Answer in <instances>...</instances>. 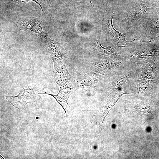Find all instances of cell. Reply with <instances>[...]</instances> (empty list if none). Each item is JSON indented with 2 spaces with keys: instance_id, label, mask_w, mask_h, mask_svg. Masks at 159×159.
I'll return each mask as SVG.
<instances>
[{
  "instance_id": "4fadbf2b",
  "label": "cell",
  "mask_w": 159,
  "mask_h": 159,
  "mask_svg": "<svg viewBox=\"0 0 159 159\" xmlns=\"http://www.w3.org/2000/svg\"><path fill=\"white\" fill-rule=\"evenodd\" d=\"M156 62L144 63L137 74V79L153 80L157 77L158 72V69L154 64Z\"/></svg>"
},
{
  "instance_id": "3957f363",
  "label": "cell",
  "mask_w": 159,
  "mask_h": 159,
  "mask_svg": "<svg viewBox=\"0 0 159 159\" xmlns=\"http://www.w3.org/2000/svg\"><path fill=\"white\" fill-rule=\"evenodd\" d=\"M41 40L46 52L51 58L59 60L65 65L72 55L70 46L65 42H58L53 40L48 35Z\"/></svg>"
},
{
  "instance_id": "277c9868",
  "label": "cell",
  "mask_w": 159,
  "mask_h": 159,
  "mask_svg": "<svg viewBox=\"0 0 159 159\" xmlns=\"http://www.w3.org/2000/svg\"><path fill=\"white\" fill-rule=\"evenodd\" d=\"M54 69L53 77L59 86V90L73 91L77 89L75 81L68 72L65 65L57 59H53Z\"/></svg>"
},
{
  "instance_id": "6da1fadb",
  "label": "cell",
  "mask_w": 159,
  "mask_h": 159,
  "mask_svg": "<svg viewBox=\"0 0 159 159\" xmlns=\"http://www.w3.org/2000/svg\"><path fill=\"white\" fill-rule=\"evenodd\" d=\"M123 47L125 52L120 55L123 60L125 59L134 62L141 61L146 63L156 61L159 59V47L148 42H137L132 46Z\"/></svg>"
},
{
  "instance_id": "5bb4252c",
  "label": "cell",
  "mask_w": 159,
  "mask_h": 159,
  "mask_svg": "<svg viewBox=\"0 0 159 159\" xmlns=\"http://www.w3.org/2000/svg\"><path fill=\"white\" fill-rule=\"evenodd\" d=\"M135 82L136 87L138 93L145 92L150 89L153 85V80L144 79H137Z\"/></svg>"
},
{
  "instance_id": "9a60e30c",
  "label": "cell",
  "mask_w": 159,
  "mask_h": 159,
  "mask_svg": "<svg viewBox=\"0 0 159 159\" xmlns=\"http://www.w3.org/2000/svg\"><path fill=\"white\" fill-rule=\"evenodd\" d=\"M13 1L17 2L26 3L29 1H35L41 7L42 11L44 13V10L47 8L50 7V0H11Z\"/></svg>"
},
{
  "instance_id": "52a82bcc",
  "label": "cell",
  "mask_w": 159,
  "mask_h": 159,
  "mask_svg": "<svg viewBox=\"0 0 159 159\" xmlns=\"http://www.w3.org/2000/svg\"><path fill=\"white\" fill-rule=\"evenodd\" d=\"M153 9L147 7L144 3L139 4L126 13L122 24L128 28L142 26L150 19L149 14Z\"/></svg>"
},
{
  "instance_id": "e0dca14e",
  "label": "cell",
  "mask_w": 159,
  "mask_h": 159,
  "mask_svg": "<svg viewBox=\"0 0 159 159\" xmlns=\"http://www.w3.org/2000/svg\"><path fill=\"white\" fill-rule=\"evenodd\" d=\"M90 1H91V0H90Z\"/></svg>"
},
{
  "instance_id": "8992f818",
  "label": "cell",
  "mask_w": 159,
  "mask_h": 159,
  "mask_svg": "<svg viewBox=\"0 0 159 159\" xmlns=\"http://www.w3.org/2000/svg\"><path fill=\"white\" fill-rule=\"evenodd\" d=\"M16 26L19 30L29 32L42 40L48 35L46 23L41 19L26 16L20 19Z\"/></svg>"
},
{
  "instance_id": "9c48e42d",
  "label": "cell",
  "mask_w": 159,
  "mask_h": 159,
  "mask_svg": "<svg viewBox=\"0 0 159 159\" xmlns=\"http://www.w3.org/2000/svg\"><path fill=\"white\" fill-rule=\"evenodd\" d=\"M84 46L85 49L95 55L105 56L117 61L123 60L121 57L115 50V48L109 45L107 47H103L102 46L100 32L97 33L95 42L92 43H85Z\"/></svg>"
},
{
  "instance_id": "7a4b0ae2",
  "label": "cell",
  "mask_w": 159,
  "mask_h": 159,
  "mask_svg": "<svg viewBox=\"0 0 159 159\" xmlns=\"http://www.w3.org/2000/svg\"><path fill=\"white\" fill-rule=\"evenodd\" d=\"M113 12L106 13L103 14L98 21L101 24L102 28L107 34L108 45L115 48L117 47H125L126 43L136 42V39L127 41L125 39V34L120 33L114 27L112 19Z\"/></svg>"
},
{
  "instance_id": "2e32d148",
  "label": "cell",
  "mask_w": 159,
  "mask_h": 159,
  "mask_svg": "<svg viewBox=\"0 0 159 159\" xmlns=\"http://www.w3.org/2000/svg\"><path fill=\"white\" fill-rule=\"evenodd\" d=\"M158 6H159V3H158Z\"/></svg>"
},
{
  "instance_id": "30bf717a",
  "label": "cell",
  "mask_w": 159,
  "mask_h": 159,
  "mask_svg": "<svg viewBox=\"0 0 159 159\" xmlns=\"http://www.w3.org/2000/svg\"><path fill=\"white\" fill-rule=\"evenodd\" d=\"M36 89L34 87L23 88L16 96H6V100L12 105L19 109H24L26 105L35 100L36 95Z\"/></svg>"
},
{
  "instance_id": "5b68a950",
  "label": "cell",
  "mask_w": 159,
  "mask_h": 159,
  "mask_svg": "<svg viewBox=\"0 0 159 159\" xmlns=\"http://www.w3.org/2000/svg\"><path fill=\"white\" fill-rule=\"evenodd\" d=\"M134 70L127 72L122 74H117L116 73L108 76H105L102 80L98 83L96 87H101L109 96L115 92L125 84H127L135 77Z\"/></svg>"
},
{
  "instance_id": "7c38bea8",
  "label": "cell",
  "mask_w": 159,
  "mask_h": 159,
  "mask_svg": "<svg viewBox=\"0 0 159 159\" xmlns=\"http://www.w3.org/2000/svg\"><path fill=\"white\" fill-rule=\"evenodd\" d=\"M117 102V99L112 98L107 103L101 107L93 116V118L96 122L95 137L100 135L105 118Z\"/></svg>"
},
{
  "instance_id": "8fae6325",
  "label": "cell",
  "mask_w": 159,
  "mask_h": 159,
  "mask_svg": "<svg viewBox=\"0 0 159 159\" xmlns=\"http://www.w3.org/2000/svg\"><path fill=\"white\" fill-rule=\"evenodd\" d=\"M104 77L92 71L85 74H81L76 71L74 79L77 88L86 89L95 87Z\"/></svg>"
},
{
  "instance_id": "ba28073f",
  "label": "cell",
  "mask_w": 159,
  "mask_h": 159,
  "mask_svg": "<svg viewBox=\"0 0 159 159\" xmlns=\"http://www.w3.org/2000/svg\"><path fill=\"white\" fill-rule=\"evenodd\" d=\"M95 56L89 62V67L92 71L104 76L116 73L122 64V61H116L101 55Z\"/></svg>"
}]
</instances>
